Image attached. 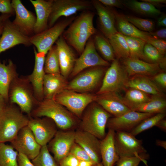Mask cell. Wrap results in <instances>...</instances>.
<instances>
[{
    "mask_svg": "<svg viewBox=\"0 0 166 166\" xmlns=\"http://www.w3.org/2000/svg\"><path fill=\"white\" fill-rule=\"evenodd\" d=\"M124 16L128 22L141 31L152 32L154 29V23L151 20L131 15H124Z\"/></svg>",
    "mask_w": 166,
    "mask_h": 166,
    "instance_id": "cell-42",
    "label": "cell"
},
{
    "mask_svg": "<svg viewBox=\"0 0 166 166\" xmlns=\"http://www.w3.org/2000/svg\"><path fill=\"white\" fill-rule=\"evenodd\" d=\"M124 36L129 49V57L144 60L143 49L146 42L138 38Z\"/></svg>",
    "mask_w": 166,
    "mask_h": 166,
    "instance_id": "cell-39",
    "label": "cell"
},
{
    "mask_svg": "<svg viewBox=\"0 0 166 166\" xmlns=\"http://www.w3.org/2000/svg\"><path fill=\"white\" fill-rule=\"evenodd\" d=\"M96 166H103L101 162L98 163Z\"/></svg>",
    "mask_w": 166,
    "mask_h": 166,
    "instance_id": "cell-60",
    "label": "cell"
},
{
    "mask_svg": "<svg viewBox=\"0 0 166 166\" xmlns=\"http://www.w3.org/2000/svg\"><path fill=\"white\" fill-rule=\"evenodd\" d=\"M129 78L120 61L115 58L105 74L97 95L109 93H119L125 89Z\"/></svg>",
    "mask_w": 166,
    "mask_h": 166,
    "instance_id": "cell-6",
    "label": "cell"
},
{
    "mask_svg": "<svg viewBox=\"0 0 166 166\" xmlns=\"http://www.w3.org/2000/svg\"><path fill=\"white\" fill-rule=\"evenodd\" d=\"M56 43L60 73L66 78L71 73L76 58L72 49L62 36L59 37Z\"/></svg>",
    "mask_w": 166,
    "mask_h": 166,
    "instance_id": "cell-24",
    "label": "cell"
},
{
    "mask_svg": "<svg viewBox=\"0 0 166 166\" xmlns=\"http://www.w3.org/2000/svg\"><path fill=\"white\" fill-rule=\"evenodd\" d=\"M156 126L164 132H166V120L164 118L160 120Z\"/></svg>",
    "mask_w": 166,
    "mask_h": 166,
    "instance_id": "cell-53",
    "label": "cell"
},
{
    "mask_svg": "<svg viewBox=\"0 0 166 166\" xmlns=\"http://www.w3.org/2000/svg\"><path fill=\"white\" fill-rule=\"evenodd\" d=\"M75 131L73 130H57L47 145L49 151L58 163L69 153L75 142Z\"/></svg>",
    "mask_w": 166,
    "mask_h": 166,
    "instance_id": "cell-14",
    "label": "cell"
},
{
    "mask_svg": "<svg viewBox=\"0 0 166 166\" xmlns=\"http://www.w3.org/2000/svg\"><path fill=\"white\" fill-rule=\"evenodd\" d=\"M114 12L116 23L118 32L124 36L140 38L146 42L149 39L153 38L149 32L139 30L128 22L124 15Z\"/></svg>",
    "mask_w": 166,
    "mask_h": 166,
    "instance_id": "cell-30",
    "label": "cell"
},
{
    "mask_svg": "<svg viewBox=\"0 0 166 166\" xmlns=\"http://www.w3.org/2000/svg\"><path fill=\"white\" fill-rule=\"evenodd\" d=\"M97 95L65 89L57 95L54 99L78 118L89 105L96 101Z\"/></svg>",
    "mask_w": 166,
    "mask_h": 166,
    "instance_id": "cell-7",
    "label": "cell"
},
{
    "mask_svg": "<svg viewBox=\"0 0 166 166\" xmlns=\"http://www.w3.org/2000/svg\"><path fill=\"white\" fill-rule=\"evenodd\" d=\"M44 69L45 74L61 73L56 45L53 46L47 53L45 59Z\"/></svg>",
    "mask_w": 166,
    "mask_h": 166,
    "instance_id": "cell-38",
    "label": "cell"
},
{
    "mask_svg": "<svg viewBox=\"0 0 166 166\" xmlns=\"http://www.w3.org/2000/svg\"><path fill=\"white\" fill-rule=\"evenodd\" d=\"M75 141L85 150L96 164L101 162L100 140L97 137L78 129L75 131Z\"/></svg>",
    "mask_w": 166,
    "mask_h": 166,
    "instance_id": "cell-22",
    "label": "cell"
},
{
    "mask_svg": "<svg viewBox=\"0 0 166 166\" xmlns=\"http://www.w3.org/2000/svg\"><path fill=\"white\" fill-rule=\"evenodd\" d=\"M93 40L96 49L105 60L112 61L115 59L113 47L107 38L101 35L98 34L95 35Z\"/></svg>",
    "mask_w": 166,
    "mask_h": 166,
    "instance_id": "cell-35",
    "label": "cell"
},
{
    "mask_svg": "<svg viewBox=\"0 0 166 166\" xmlns=\"http://www.w3.org/2000/svg\"><path fill=\"white\" fill-rule=\"evenodd\" d=\"M92 3L98 16L100 29L104 35L109 39L118 32L115 27V12L98 0H93Z\"/></svg>",
    "mask_w": 166,
    "mask_h": 166,
    "instance_id": "cell-23",
    "label": "cell"
},
{
    "mask_svg": "<svg viewBox=\"0 0 166 166\" xmlns=\"http://www.w3.org/2000/svg\"><path fill=\"white\" fill-rule=\"evenodd\" d=\"M155 114L131 110L121 116L109 118L106 128L115 132H130L144 120Z\"/></svg>",
    "mask_w": 166,
    "mask_h": 166,
    "instance_id": "cell-16",
    "label": "cell"
},
{
    "mask_svg": "<svg viewBox=\"0 0 166 166\" xmlns=\"http://www.w3.org/2000/svg\"><path fill=\"white\" fill-rule=\"evenodd\" d=\"M120 61L129 77L137 75L152 77L162 72L158 64L149 63L138 58L128 57L121 59Z\"/></svg>",
    "mask_w": 166,
    "mask_h": 166,
    "instance_id": "cell-18",
    "label": "cell"
},
{
    "mask_svg": "<svg viewBox=\"0 0 166 166\" xmlns=\"http://www.w3.org/2000/svg\"><path fill=\"white\" fill-rule=\"evenodd\" d=\"M79 161L75 156L69 152L58 164L60 166H78Z\"/></svg>",
    "mask_w": 166,
    "mask_h": 166,
    "instance_id": "cell-46",
    "label": "cell"
},
{
    "mask_svg": "<svg viewBox=\"0 0 166 166\" xmlns=\"http://www.w3.org/2000/svg\"><path fill=\"white\" fill-rule=\"evenodd\" d=\"M8 97L11 104H17L23 113L28 115L31 114L33 107L36 105L38 102L27 77H17L13 81L10 86Z\"/></svg>",
    "mask_w": 166,
    "mask_h": 166,
    "instance_id": "cell-4",
    "label": "cell"
},
{
    "mask_svg": "<svg viewBox=\"0 0 166 166\" xmlns=\"http://www.w3.org/2000/svg\"><path fill=\"white\" fill-rule=\"evenodd\" d=\"M105 71L103 67H96L79 73L68 83L66 89L81 93L94 89L100 82Z\"/></svg>",
    "mask_w": 166,
    "mask_h": 166,
    "instance_id": "cell-10",
    "label": "cell"
},
{
    "mask_svg": "<svg viewBox=\"0 0 166 166\" xmlns=\"http://www.w3.org/2000/svg\"><path fill=\"white\" fill-rule=\"evenodd\" d=\"M18 77L15 65L11 60L7 64L0 60V94L6 101L9 100V92L13 81Z\"/></svg>",
    "mask_w": 166,
    "mask_h": 166,
    "instance_id": "cell-29",
    "label": "cell"
},
{
    "mask_svg": "<svg viewBox=\"0 0 166 166\" xmlns=\"http://www.w3.org/2000/svg\"><path fill=\"white\" fill-rule=\"evenodd\" d=\"M20 44L25 45L31 44L30 37L21 32L12 22L7 20L4 23L3 30L0 38V54Z\"/></svg>",
    "mask_w": 166,
    "mask_h": 166,
    "instance_id": "cell-17",
    "label": "cell"
},
{
    "mask_svg": "<svg viewBox=\"0 0 166 166\" xmlns=\"http://www.w3.org/2000/svg\"><path fill=\"white\" fill-rule=\"evenodd\" d=\"M126 87L138 89L152 96H164L161 89L150 77L146 76L137 75L131 77L128 79Z\"/></svg>",
    "mask_w": 166,
    "mask_h": 166,
    "instance_id": "cell-28",
    "label": "cell"
},
{
    "mask_svg": "<svg viewBox=\"0 0 166 166\" xmlns=\"http://www.w3.org/2000/svg\"><path fill=\"white\" fill-rule=\"evenodd\" d=\"M94 16L93 12H83L64 32L62 36L66 42L80 54L89 39L96 32L93 24Z\"/></svg>",
    "mask_w": 166,
    "mask_h": 166,
    "instance_id": "cell-1",
    "label": "cell"
},
{
    "mask_svg": "<svg viewBox=\"0 0 166 166\" xmlns=\"http://www.w3.org/2000/svg\"><path fill=\"white\" fill-rule=\"evenodd\" d=\"M90 3L87 1L82 0H53L51 13L48 20L49 27L53 26L61 17H69L79 11L90 7Z\"/></svg>",
    "mask_w": 166,
    "mask_h": 166,
    "instance_id": "cell-11",
    "label": "cell"
},
{
    "mask_svg": "<svg viewBox=\"0 0 166 166\" xmlns=\"http://www.w3.org/2000/svg\"><path fill=\"white\" fill-rule=\"evenodd\" d=\"M31 161L34 166H60L50 154L47 145L42 146L38 155Z\"/></svg>",
    "mask_w": 166,
    "mask_h": 166,
    "instance_id": "cell-40",
    "label": "cell"
},
{
    "mask_svg": "<svg viewBox=\"0 0 166 166\" xmlns=\"http://www.w3.org/2000/svg\"><path fill=\"white\" fill-rule=\"evenodd\" d=\"M14 11L10 0H0V12L3 14L11 15Z\"/></svg>",
    "mask_w": 166,
    "mask_h": 166,
    "instance_id": "cell-47",
    "label": "cell"
},
{
    "mask_svg": "<svg viewBox=\"0 0 166 166\" xmlns=\"http://www.w3.org/2000/svg\"><path fill=\"white\" fill-rule=\"evenodd\" d=\"M79 129L102 140L106 135L105 129L111 115L97 103H93L86 109L81 117Z\"/></svg>",
    "mask_w": 166,
    "mask_h": 166,
    "instance_id": "cell-5",
    "label": "cell"
},
{
    "mask_svg": "<svg viewBox=\"0 0 166 166\" xmlns=\"http://www.w3.org/2000/svg\"><path fill=\"white\" fill-rule=\"evenodd\" d=\"M70 153L75 156L79 161H92L85 150L75 142L72 146Z\"/></svg>",
    "mask_w": 166,
    "mask_h": 166,
    "instance_id": "cell-44",
    "label": "cell"
},
{
    "mask_svg": "<svg viewBox=\"0 0 166 166\" xmlns=\"http://www.w3.org/2000/svg\"><path fill=\"white\" fill-rule=\"evenodd\" d=\"M11 2L16 13L12 22L14 25L27 36L34 32L36 20L34 14L26 9L21 1L13 0Z\"/></svg>",
    "mask_w": 166,
    "mask_h": 166,
    "instance_id": "cell-19",
    "label": "cell"
},
{
    "mask_svg": "<svg viewBox=\"0 0 166 166\" xmlns=\"http://www.w3.org/2000/svg\"><path fill=\"white\" fill-rule=\"evenodd\" d=\"M108 39L117 59L120 60L129 57V49L124 35L118 32Z\"/></svg>",
    "mask_w": 166,
    "mask_h": 166,
    "instance_id": "cell-33",
    "label": "cell"
},
{
    "mask_svg": "<svg viewBox=\"0 0 166 166\" xmlns=\"http://www.w3.org/2000/svg\"><path fill=\"white\" fill-rule=\"evenodd\" d=\"M18 166H34L31 161L24 155L18 153Z\"/></svg>",
    "mask_w": 166,
    "mask_h": 166,
    "instance_id": "cell-50",
    "label": "cell"
},
{
    "mask_svg": "<svg viewBox=\"0 0 166 166\" xmlns=\"http://www.w3.org/2000/svg\"><path fill=\"white\" fill-rule=\"evenodd\" d=\"M158 26L162 27L166 26V16L164 14H162L159 18L157 21Z\"/></svg>",
    "mask_w": 166,
    "mask_h": 166,
    "instance_id": "cell-54",
    "label": "cell"
},
{
    "mask_svg": "<svg viewBox=\"0 0 166 166\" xmlns=\"http://www.w3.org/2000/svg\"><path fill=\"white\" fill-rule=\"evenodd\" d=\"M103 5L107 7H115L122 8L124 5L122 1L119 0H99Z\"/></svg>",
    "mask_w": 166,
    "mask_h": 166,
    "instance_id": "cell-49",
    "label": "cell"
},
{
    "mask_svg": "<svg viewBox=\"0 0 166 166\" xmlns=\"http://www.w3.org/2000/svg\"><path fill=\"white\" fill-rule=\"evenodd\" d=\"M4 23V22L3 23H2L0 24V36L2 34V32L3 28Z\"/></svg>",
    "mask_w": 166,
    "mask_h": 166,
    "instance_id": "cell-59",
    "label": "cell"
},
{
    "mask_svg": "<svg viewBox=\"0 0 166 166\" xmlns=\"http://www.w3.org/2000/svg\"><path fill=\"white\" fill-rule=\"evenodd\" d=\"M11 16L10 15L2 14L0 16V24L3 23Z\"/></svg>",
    "mask_w": 166,
    "mask_h": 166,
    "instance_id": "cell-58",
    "label": "cell"
},
{
    "mask_svg": "<svg viewBox=\"0 0 166 166\" xmlns=\"http://www.w3.org/2000/svg\"><path fill=\"white\" fill-rule=\"evenodd\" d=\"M139 90L128 88L124 97L126 105L132 110L136 106L149 101L151 97Z\"/></svg>",
    "mask_w": 166,
    "mask_h": 166,
    "instance_id": "cell-34",
    "label": "cell"
},
{
    "mask_svg": "<svg viewBox=\"0 0 166 166\" xmlns=\"http://www.w3.org/2000/svg\"><path fill=\"white\" fill-rule=\"evenodd\" d=\"M166 109V101L164 96L152 95L149 101L136 106L132 110L156 114L165 113Z\"/></svg>",
    "mask_w": 166,
    "mask_h": 166,
    "instance_id": "cell-31",
    "label": "cell"
},
{
    "mask_svg": "<svg viewBox=\"0 0 166 166\" xmlns=\"http://www.w3.org/2000/svg\"><path fill=\"white\" fill-rule=\"evenodd\" d=\"M73 20L70 17L61 21L48 29L30 37V42L37 48L38 52L47 53L66 28Z\"/></svg>",
    "mask_w": 166,
    "mask_h": 166,
    "instance_id": "cell-8",
    "label": "cell"
},
{
    "mask_svg": "<svg viewBox=\"0 0 166 166\" xmlns=\"http://www.w3.org/2000/svg\"><path fill=\"white\" fill-rule=\"evenodd\" d=\"M10 142L18 153L24 155L31 160L38 155L42 147L27 125L22 128Z\"/></svg>",
    "mask_w": 166,
    "mask_h": 166,
    "instance_id": "cell-12",
    "label": "cell"
},
{
    "mask_svg": "<svg viewBox=\"0 0 166 166\" xmlns=\"http://www.w3.org/2000/svg\"><path fill=\"white\" fill-rule=\"evenodd\" d=\"M122 2L124 6L140 14L157 16L161 14L160 10L147 2L142 1L139 2L135 0H126L122 1Z\"/></svg>",
    "mask_w": 166,
    "mask_h": 166,
    "instance_id": "cell-32",
    "label": "cell"
},
{
    "mask_svg": "<svg viewBox=\"0 0 166 166\" xmlns=\"http://www.w3.org/2000/svg\"><path fill=\"white\" fill-rule=\"evenodd\" d=\"M31 113L34 117L50 118L63 130H72L77 124L75 115L54 99H44L38 101Z\"/></svg>",
    "mask_w": 166,
    "mask_h": 166,
    "instance_id": "cell-2",
    "label": "cell"
},
{
    "mask_svg": "<svg viewBox=\"0 0 166 166\" xmlns=\"http://www.w3.org/2000/svg\"><path fill=\"white\" fill-rule=\"evenodd\" d=\"M153 77L154 82L164 89L166 88V73L165 72H160Z\"/></svg>",
    "mask_w": 166,
    "mask_h": 166,
    "instance_id": "cell-48",
    "label": "cell"
},
{
    "mask_svg": "<svg viewBox=\"0 0 166 166\" xmlns=\"http://www.w3.org/2000/svg\"><path fill=\"white\" fill-rule=\"evenodd\" d=\"M115 132L109 129L105 137L100 140L101 162L103 166H113L120 158L115 144Z\"/></svg>",
    "mask_w": 166,
    "mask_h": 166,
    "instance_id": "cell-25",
    "label": "cell"
},
{
    "mask_svg": "<svg viewBox=\"0 0 166 166\" xmlns=\"http://www.w3.org/2000/svg\"><path fill=\"white\" fill-rule=\"evenodd\" d=\"M97 103L114 117L121 116L131 110L125 103L122 97L116 93L97 95Z\"/></svg>",
    "mask_w": 166,
    "mask_h": 166,
    "instance_id": "cell-21",
    "label": "cell"
},
{
    "mask_svg": "<svg viewBox=\"0 0 166 166\" xmlns=\"http://www.w3.org/2000/svg\"><path fill=\"white\" fill-rule=\"evenodd\" d=\"M79 57L76 58L71 75H77L85 69L89 67H106L109 65L108 61L102 58L97 53L91 37L87 41Z\"/></svg>",
    "mask_w": 166,
    "mask_h": 166,
    "instance_id": "cell-13",
    "label": "cell"
},
{
    "mask_svg": "<svg viewBox=\"0 0 166 166\" xmlns=\"http://www.w3.org/2000/svg\"><path fill=\"white\" fill-rule=\"evenodd\" d=\"M18 154L10 145L0 143V166H18Z\"/></svg>",
    "mask_w": 166,
    "mask_h": 166,
    "instance_id": "cell-37",
    "label": "cell"
},
{
    "mask_svg": "<svg viewBox=\"0 0 166 166\" xmlns=\"http://www.w3.org/2000/svg\"><path fill=\"white\" fill-rule=\"evenodd\" d=\"M141 1L148 2L155 7L164 6L166 3V0H142Z\"/></svg>",
    "mask_w": 166,
    "mask_h": 166,
    "instance_id": "cell-52",
    "label": "cell"
},
{
    "mask_svg": "<svg viewBox=\"0 0 166 166\" xmlns=\"http://www.w3.org/2000/svg\"><path fill=\"white\" fill-rule=\"evenodd\" d=\"M35 64L33 72L27 77L32 85L36 99L40 101L44 99L43 83L45 74L44 69L46 53L37 52L34 49Z\"/></svg>",
    "mask_w": 166,
    "mask_h": 166,
    "instance_id": "cell-20",
    "label": "cell"
},
{
    "mask_svg": "<svg viewBox=\"0 0 166 166\" xmlns=\"http://www.w3.org/2000/svg\"><path fill=\"white\" fill-rule=\"evenodd\" d=\"M156 48L162 54L164 55L166 52V42L163 39L152 38L146 42Z\"/></svg>",
    "mask_w": 166,
    "mask_h": 166,
    "instance_id": "cell-45",
    "label": "cell"
},
{
    "mask_svg": "<svg viewBox=\"0 0 166 166\" xmlns=\"http://www.w3.org/2000/svg\"><path fill=\"white\" fill-rule=\"evenodd\" d=\"M33 5L37 17L34 32L37 34L46 29L51 13L53 0H30Z\"/></svg>",
    "mask_w": 166,
    "mask_h": 166,
    "instance_id": "cell-27",
    "label": "cell"
},
{
    "mask_svg": "<svg viewBox=\"0 0 166 166\" xmlns=\"http://www.w3.org/2000/svg\"><path fill=\"white\" fill-rule=\"evenodd\" d=\"M144 61L159 65L162 70L166 69V60L164 55L160 53L154 47L146 43L143 49Z\"/></svg>",
    "mask_w": 166,
    "mask_h": 166,
    "instance_id": "cell-36",
    "label": "cell"
},
{
    "mask_svg": "<svg viewBox=\"0 0 166 166\" xmlns=\"http://www.w3.org/2000/svg\"><path fill=\"white\" fill-rule=\"evenodd\" d=\"M115 144L120 157H131L146 153L142 140L137 139L130 132H115Z\"/></svg>",
    "mask_w": 166,
    "mask_h": 166,
    "instance_id": "cell-9",
    "label": "cell"
},
{
    "mask_svg": "<svg viewBox=\"0 0 166 166\" xmlns=\"http://www.w3.org/2000/svg\"><path fill=\"white\" fill-rule=\"evenodd\" d=\"M156 143L157 145L160 146L166 149V141L157 139L156 140Z\"/></svg>",
    "mask_w": 166,
    "mask_h": 166,
    "instance_id": "cell-57",
    "label": "cell"
},
{
    "mask_svg": "<svg viewBox=\"0 0 166 166\" xmlns=\"http://www.w3.org/2000/svg\"><path fill=\"white\" fill-rule=\"evenodd\" d=\"M6 102L4 97L0 94V113L6 105Z\"/></svg>",
    "mask_w": 166,
    "mask_h": 166,
    "instance_id": "cell-56",
    "label": "cell"
},
{
    "mask_svg": "<svg viewBox=\"0 0 166 166\" xmlns=\"http://www.w3.org/2000/svg\"><path fill=\"white\" fill-rule=\"evenodd\" d=\"M27 126L32 132L37 142L42 146L47 145L57 131L54 122L46 117L29 119Z\"/></svg>",
    "mask_w": 166,
    "mask_h": 166,
    "instance_id": "cell-15",
    "label": "cell"
},
{
    "mask_svg": "<svg viewBox=\"0 0 166 166\" xmlns=\"http://www.w3.org/2000/svg\"><path fill=\"white\" fill-rule=\"evenodd\" d=\"M152 37L156 39L164 40L166 38V29L164 28L154 32H149Z\"/></svg>",
    "mask_w": 166,
    "mask_h": 166,
    "instance_id": "cell-51",
    "label": "cell"
},
{
    "mask_svg": "<svg viewBox=\"0 0 166 166\" xmlns=\"http://www.w3.org/2000/svg\"><path fill=\"white\" fill-rule=\"evenodd\" d=\"M96 164L92 161H80L78 166H96Z\"/></svg>",
    "mask_w": 166,
    "mask_h": 166,
    "instance_id": "cell-55",
    "label": "cell"
},
{
    "mask_svg": "<svg viewBox=\"0 0 166 166\" xmlns=\"http://www.w3.org/2000/svg\"><path fill=\"white\" fill-rule=\"evenodd\" d=\"M165 113H159L147 118L141 122L130 132L136 136L145 131L156 126L161 120L164 118Z\"/></svg>",
    "mask_w": 166,
    "mask_h": 166,
    "instance_id": "cell-41",
    "label": "cell"
},
{
    "mask_svg": "<svg viewBox=\"0 0 166 166\" xmlns=\"http://www.w3.org/2000/svg\"><path fill=\"white\" fill-rule=\"evenodd\" d=\"M68 83L66 78L59 74H45L43 83L44 99H54L66 89Z\"/></svg>",
    "mask_w": 166,
    "mask_h": 166,
    "instance_id": "cell-26",
    "label": "cell"
},
{
    "mask_svg": "<svg viewBox=\"0 0 166 166\" xmlns=\"http://www.w3.org/2000/svg\"><path fill=\"white\" fill-rule=\"evenodd\" d=\"M149 158L148 154L141 155L131 157H120L116 163V166H138L140 162Z\"/></svg>",
    "mask_w": 166,
    "mask_h": 166,
    "instance_id": "cell-43",
    "label": "cell"
},
{
    "mask_svg": "<svg viewBox=\"0 0 166 166\" xmlns=\"http://www.w3.org/2000/svg\"><path fill=\"white\" fill-rule=\"evenodd\" d=\"M29 120L20 109L6 105L0 113V143L10 142Z\"/></svg>",
    "mask_w": 166,
    "mask_h": 166,
    "instance_id": "cell-3",
    "label": "cell"
}]
</instances>
